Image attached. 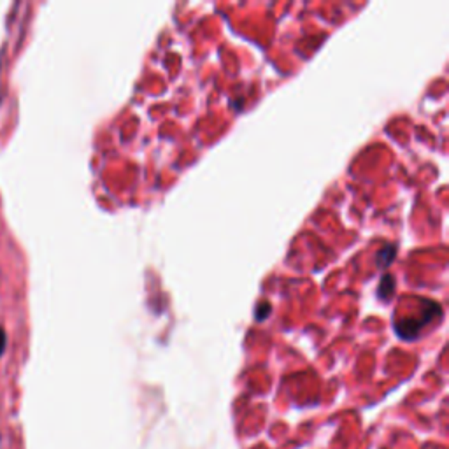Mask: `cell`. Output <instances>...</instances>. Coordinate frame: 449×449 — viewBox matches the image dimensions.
I'll return each instance as SVG.
<instances>
[{
	"instance_id": "1",
	"label": "cell",
	"mask_w": 449,
	"mask_h": 449,
	"mask_svg": "<svg viewBox=\"0 0 449 449\" xmlns=\"http://www.w3.org/2000/svg\"><path fill=\"white\" fill-rule=\"evenodd\" d=\"M4 349H6V333L4 330L0 329V355L4 353Z\"/></svg>"
}]
</instances>
